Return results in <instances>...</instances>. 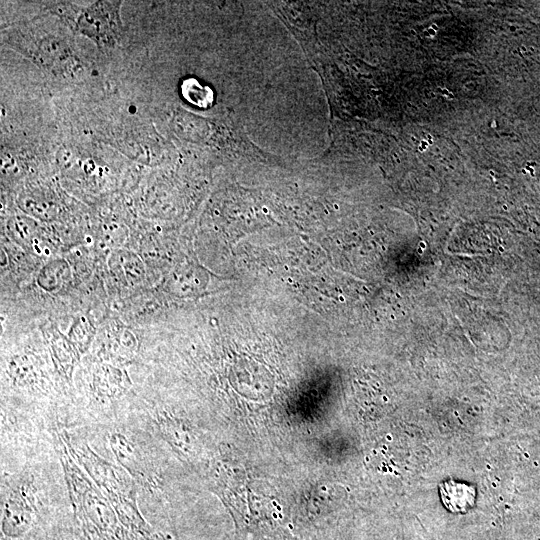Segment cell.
<instances>
[{"label": "cell", "mask_w": 540, "mask_h": 540, "mask_svg": "<svg viewBox=\"0 0 540 540\" xmlns=\"http://www.w3.org/2000/svg\"><path fill=\"white\" fill-rule=\"evenodd\" d=\"M59 457L76 526L85 540H132L113 507L78 464L67 444L65 431L58 430Z\"/></svg>", "instance_id": "1"}, {"label": "cell", "mask_w": 540, "mask_h": 540, "mask_svg": "<svg viewBox=\"0 0 540 540\" xmlns=\"http://www.w3.org/2000/svg\"><path fill=\"white\" fill-rule=\"evenodd\" d=\"M67 444L78 464L113 507L132 540H166L141 514L137 504V483L121 467L106 461L86 443L74 447L65 432Z\"/></svg>", "instance_id": "2"}, {"label": "cell", "mask_w": 540, "mask_h": 540, "mask_svg": "<svg viewBox=\"0 0 540 540\" xmlns=\"http://www.w3.org/2000/svg\"><path fill=\"white\" fill-rule=\"evenodd\" d=\"M120 5L119 1H98L86 7L60 2L49 9L74 33L89 37L99 46L113 47L122 33Z\"/></svg>", "instance_id": "3"}, {"label": "cell", "mask_w": 540, "mask_h": 540, "mask_svg": "<svg viewBox=\"0 0 540 540\" xmlns=\"http://www.w3.org/2000/svg\"><path fill=\"white\" fill-rule=\"evenodd\" d=\"M39 513L35 487L28 476L5 480L1 497V539L22 540L36 527Z\"/></svg>", "instance_id": "4"}, {"label": "cell", "mask_w": 540, "mask_h": 540, "mask_svg": "<svg viewBox=\"0 0 540 540\" xmlns=\"http://www.w3.org/2000/svg\"><path fill=\"white\" fill-rule=\"evenodd\" d=\"M109 443L119 465L137 485L148 490H154L159 486L160 477L156 467L132 441L125 435L115 432L110 435Z\"/></svg>", "instance_id": "5"}, {"label": "cell", "mask_w": 540, "mask_h": 540, "mask_svg": "<svg viewBox=\"0 0 540 540\" xmlns=\"http://www.w3.org/2000/svg\"><path fill=\"white\" fill-rule=\"evenodd\" d=\"M440 495L447 509L464 512L474 505L476 493L470 485L448 480L440 485Z\"/></svg>", "instance_id": "6"}]
</instances>
